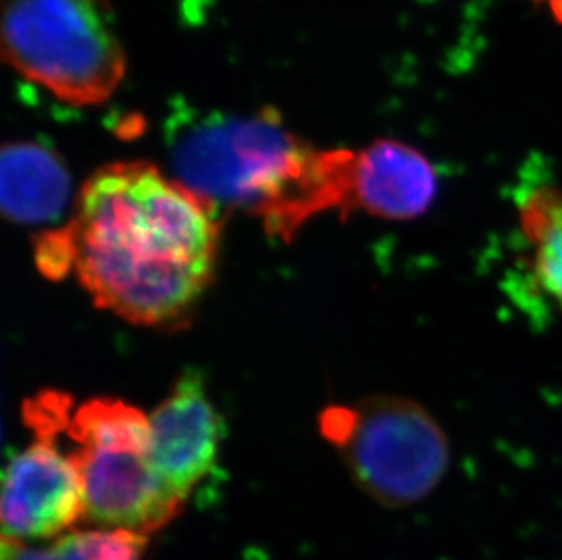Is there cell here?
Segmentation results:
<instances>
[{"instance_id":"obj_1","label":"cell","mask_w":562,"mask_h":560,"mask_svg":"<svg viewBox=\"0 0 562 560\" xmlns=\"http://www.w3.org/2000/svg\"><path fill=\"white\" fill-rule=\"evenodd\" d=\"M66 229L80 284L130 323H182L212 280L218 219L144 160L91 175Z\"/></svg>"},{"instance_id":"obj_2","label":"cell","mask_w":562,"mask_h":560,"mask_svg":"<svg viewBox=\"0 0 562 560\" xmlns=\"http://www.w3.org/2000/svg\"><path fill=\"white\" fill-rule=\"evenodd\" d=\"M173 180L213 215L243 212L292 240L306 221L350 208L351 149H315L279 113H190L168 126Z\"/></svg>"},{"instance_id":"obj_3","label":"cell","mask_w":562,"mask_h":560,"mask_svg":"<svg viewBox=\"0 0 562 560\" xmlns=\"http://www.w3.org/2000/svg\"><path fill=\"white\" fill-rule=\"evenodd\" d=\"M2 55L21 77L75 107L106 102L126 75L110 0H8Z\"/></svg>"},{"instance_id":"obj_4","label":"cell","mask_w":562,"mask_h":560,"mask_svg":"<svg viewBox=\"0 0 562 560\" xmlns=\"http://www.w3.org/2000/svg\"><path fill=\"white\" fill-rule=\"evenodd\" d=\"M318 424L357 484L382 506L425 501L450 471V437L431 412L412 399L367 396L324 410Z\"/></svg>"},{"instance_id":"obj_5","label":"cell","mask_w":562,"mask_h":560,"mask_svg":"<svg viewBox=\"0 0 562 560\" xmlns=\"http://www.w3.org/2000/svg\"><path fill=\"white\" fill-rule=\"evenodd\" d=\"M66 434L93 523L148 535L181 512L184 503L155 471L149 421L140 410L117 399H91L75 410Z\"/></svg>"},{"instance_id":"obj_6","label":"cell","mask_w":562,"mask_h":560,"mask_svg":"<svg viewBox=\"0 0 562 560\" xmlns=\"http://www.w3.org/2000/svg\"><path fill=\"white\" fill-rule=\"evenodd\" d=\"M59 432H35V440L13 455L2 475L4 540L52 539L86 515L85 486Z\"/></svg>"},{"instance_id":"obj_7","label":"cell","mask_w":562,"mask_h":560,"mask_svg":"<svg viewBox=\"0 0 562 560\" xmlns=\"http://www.w3.org/2000/svg\"><path fill=\"white\" fill-rule=\"evenodd\" d=\"M148 421L155 471L187 503L191 490L213 470L224 432L202 377L187 371Z\"/></svg>"},{"instance_id":"obj_8","label":"cell","mask_w":562,"mask_h":560,"mask_svg":"<svg viewBox=\"0 0 562 560\" xmlns=\"http://www.w3.org/2000/svg\"><path fill=\"white\" fill-rule=\"evenodd\" d=\"M439 193V175L426 155L408 144L379 138L353 152L348 213H368L386 221L425 215Z\"/></svg>"},{"instance_id":"obj_9","label":"cell","mask_w":562,"mask_h":560,"mask_svg":"<svg viewBox=\"0 0 562 560\" xmlns=\"http://www.w3.org/2000/svg\"><path fill=\"white\" fill-rule=\"evenodd\" d=\"M71 177L54 149L16 141L0 152V206L15 224L55 223L68 208Z\"/></svg>"},{"instance_id":"obj_10","label":"cell","mask_w":562,"mask_h":560,"mask_svg":"<svg viewBox=\"0 0 562 560\" xmlns=\"http://www.w3.org/2000/svg\"><path fill=\"white\" fill-rule=\"evenodd\" d=\"M522 260L520 276L537 301L562 317V190L558 186H526L517 193Z\"/></svg>"},{"instance_id":"obj_11","label":"cell","mask_w":562,"mask_h":560,"mask_svg":"<svg viewBox=\"0 0 562 560\" xmlns=\"http://www.w3.org/2000/svg\"><path fill=\"white\" fill-rule=\"evenodd\" d=\"M2 560H93L90 531L63 535L48 546H26L2 540Z\"/></svg>"},{"instance_id":"obj_12","label":"cell","mask_w":562,"mask_h":560,"mask_svg":"<svg viewBox=\"0 0 562 560\" xmlns=\"http://www.w3.org/2000/svg\"><path fill=\"white\" fill-rule=\"evenodd\" d=\"M91 559L143 560L146 535L126 529H95L90 531Z\"/></svg>"},{"instance_id":"obj_13","label":"cell","mask_w":562,"mask_h":560,"mask_svg":"<svg viewBox=\"0 0 562 560\" xmlns=\"http://www.w3.org/2000/svg\"><path fill=\"white\" fill-rule=\"evenodd\" d=\"M35 260L49 279H64L74 270V246L66 226L43 233L35 246Z\"/></svg>"},{"instance_id":"obj_14","label":"cell","mask_w":562,"mask_h":560,"mask_svg":"<svg viewBox=\"0 0 562 560\" xmlns=\"http://www.w3.org/2000/svg\"><path fill=\"white\" fill-rule=\"evenodd\" d=\"M536 2L547 5L548 10L552 11V15L555 16V21L562 24V0H536Z\"/></svg>"}]
</instances>
